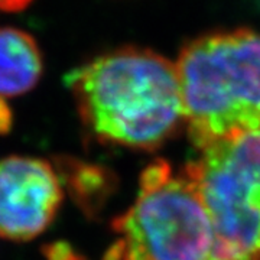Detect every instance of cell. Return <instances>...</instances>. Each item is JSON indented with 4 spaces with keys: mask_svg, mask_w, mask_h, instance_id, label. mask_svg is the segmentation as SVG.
<instances>
[{
    "mask_svg": "<svg viewBox=\"0 0 260 260\" xmlns=\"http://www.w3.org/2000/svg\"><path fill=\"white\" fill-rule=\"evenodd\" d=\"M12 126V113L0 100V133H6Z\"/></svg>",
    "mask_w": 260,
    "mask_h": 260,
    "instance_id": "30bf717a",
    "label": "cell"
},
{
    "mask_svg": "<svg viewBox=\"0 0 260 260\" xmlns=\"http://www.w3.org/2000/svg\"><path fill=\"white\" fill-rule=\"evenodd\" d=\"M54 167L64 191L84 214L93 217L112 192L113 178L103 167L73 156H56Z\"/></svg>",
    "mask_w": 260,
    "mask_h": 260,
    "instance_id": "52a82bcc",
    "label": "cell"
},
{
    "mask_svg": "<svg viewBox=\"0 0 260 260\" xmlns=\"http://www.w3.org/2000/svg\"><path fill=\"white\" fill-rule=\"evenodd\" d=\"M62 201L64 186L52 164L22 155L0 160V237L18 243L37 239Z\"/></svg>",
    "mask_w": 260,
    "mask_h": 260,
    "instance_id": "5b68a950",
    "label": "cell"
},
{
    "mask_svg": "<svg viewBox=\"0 0 260 260\" xmlns=\"http://www.w3.org/2000/svg\"><path fill=\"white\" fill-rule=\"evenodd\" d=\"M44 71L42 54L28 32L0 28V100L35 88Z\"/></svg>",
    "mask_w": 260,
    "mask_h": 260,
    "instance_id": "8992f818",
    "label": "cell"
},
{
    "mask_svg": "<svg viewBox=\"0 0 260 260\" xmlns=\"http://www.w3.org/2000/svg\"><path fill=\"white\" fill-rule=\"evenodd\" d=\"M65 84L84 127L102 143L152 150L185 124L175 62L120 48L73 70Z\"/></svg>",
    "mask_w": 260,
    "mask_h": 260,
    "instance_id": "6da1fadb",
    "label": "cell"
},
{
    "mask_svg": "<svg viewBox=\"0 0 260 260\" xmlns=\"http://www.w3.org/2000/svg\"><path fill=\"white\" fill-rule=\"evenodd\" d=\"M175 65L195 148L260 129L259 32L243 28L195 38Z\"/></svg>",
    "mask_w": 260,
    "mask_h": 260,
    "instance_id": "7a4b0ae2",
    "label": "cell"
},
{
    "mask_svg": "<svg viewBox=\"0 0 260 260\" xmlns=\"http://www.w3.org/2000/svg\"><path fill=\"white\" fill-rule=\"evenodd\" d=\"M116 240L102 260H208L213 229L203 198L185 169L155 160L140 175L139 192L114 218Z\"/></svg>",
    "mask_w": 260,
    "mask_h": 260,
    "instance_id": "3957f363",
    "label": "cell"
},
{
    "mask_svg": "<svg viewBox=\"0 0 260 260\" xmlns=\"http://www.w3.org/2000/svg\"><path fill=\"white\" fill-rule=\"evenodd\" d=\"M42 254L45 260H87L71 243L62 240H55L42 246Z\"/></svg>",
    "mask_w": 260,
    "mask_h": 260,
    "instance_id": "ba28073f",
    "label": "cell"
},
{
    "mask_svg": "<svg viewBox=\"0 0 260 260\" xmlns=\"http://www.w3.org/2000/svg\"><path fill=\"white\" fill-rule=\"evenodd\" d=\"M200 152L184 169L210 215L208 260H260V129L237 133Z\"/></svg>",
    "mask_w": 260,
    "mask_h": 260,
    "instance_id": "277c9868",
    "label": "cell"
},
{
    "mask_svg": "<svg viewBox=\"0 0 260 260\" xmlns=\"http://www.w3.org/2000/svg\"><path fill=\"white\" fill-rule=\"evenodd\" d=\"M32 2L34 0H0V12H20Z\"/></svg>",
    "mask_w": 260,
    "mask_h": 260,
    "instance_id": "9c48e42d",
    "label": "cell"
}]
</instances>
